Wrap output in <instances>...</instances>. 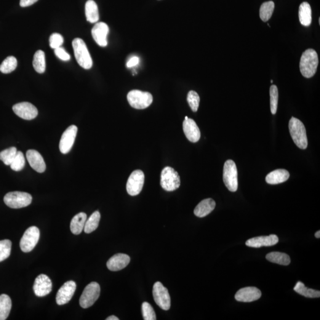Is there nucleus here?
<instances>
[{
  "instance_id": "obj_1",
  "label": "nucleus",
  "mask_w": 320,
  "mask_h": 320,
  "mask_svg": "<svg viewBox=\"0 0 320 320\" xmlns=\"http://www.w3.org/2000/svg\"><path fill=\"white\" fill-rule=\"evenodd\" d=\"M318 65L319 57L316 50L306 49L301 58L300 68L301 74L305 78H311L316 74Z\"/></svg>"
},
{
  "instance_id": "obj_2",
  "label": "nucleus",
  "mask_w": 320,
  "mask_h": 320,
  "mask_svg": "<svg viewBox=\"0 0 320 320\" xmlns=\"http://www.w3.org/2000/svg\"><path fill=\"white\" fill-rule=\"evenodd\" d=\"M289 129L290 134L296 145L303 149L307 148V136L303 123L300 120L292 117L289 122Z\"/></svg>"
},
{
  "instance_id": "obj_3",
  "label": "nucleus",
  "mask_w": 320,
  "mask_h": 320,
  "mask_svg": "<svg viewBox=\"0 0 320 320\" xmlns=\"http://www.w3.org/2000/svg\"><path fill=\"white\" fill-rule=\"evenodd\" d=\"M73 48L75 57L79 65L85 69L92 68V58L83 40L80 38L74 39L73 41Z\"/></svg>"
},
{
  "instance_id": "obj_4",
  "label": "nucleus",
  "mask_w": 320,
  "mask_h": 320,
  "mask_svg": "<svg viewBox=\"0 0 320 320\" xmlns=\"http://www.w3.org/2000/svg\"><path fill=\"white\" fill-rule=\"evenodd\" d=\"M127 99L130 106L136 109L147 108L153 103V96L148 92L138 90L130 91L127 95Z\"/></svg>"
},
{
  "instance_id": "obj_5",
  "label": "nucleus",
  "mask_w": 320,
  "mask_h": 320,
  "mask_svg": "<svg viewBox=\"0 0 320 320\" xmlns=\"http://www.w3.org/2000/svg\"><path fill=\"white\" fill-rule=\"evenodd\" d=\"M32 201L30 194L23 192H12L5 194L4 202L13 209H19L29 206Z\"/></svg>"
},
{
  "instance_id": "obj_6",
  "label": "nucleus",
  "mask_w": 320,
  "mask_h": 320,
  "mask_svg": "<svg viewBox=\"0 0 320 320\" xmlns=\"http://www.w3.org/2000/svg\"><path fill=\"white\" fill-rule=\"evenodd\" d=\"M160 185L164 190L168 192L177 190L180 186L179 175L172 167H165L161 172Z\"/></svg>"
},
{
  "instance_id": "obj_7",
  "label": "nucleus",
  "mask_w": 320,
  "mask_h": 320,
  "mask_svg": "<svg viewBox=\"0 0 320 320\" xmlns=\"http://www.w3.org/2000/svg\"><path fill=\"white\" fill-rule=\"evenodd\" d=\"M223 180L226 188L231 192L238 189V172L236 163L231 160L226 161L223 170Z\"/></svg>"
},
{
  "instance_id": "obj_8",
  "label": "nucleus",
  "mask_w": 320,
  "mask_h": 320,
  "mask_svg": "<svg viewBox=\"0 0 320 320\" xmlns=\"http://www.w3.org/2000/svg\"><path fill=\"white\" fill-rule=\"evenodd\" d=\"M100 287L98 283L93 282L87 285L80 299V305L83 308L92 306L99 297Z\"/></svg>"
},
{
  "instance_id": "obj_9",
  "label": "nucleus",
  "mask_w": 320,
  "mask_h": 320,
  "mask_svg": "<svg viewBox=\"0 0 320 320\" xmlns=\"http://www.w3.org/2000/svg\"><path fill=\"white\" fill-rule=\"evenodd\" d=\"M40 238V231L36 226H31L24 233L20 242L22 252L28 253L35 247Z\"/></svg>"
},
{
  "instance_id": "obj_10",
  "label": "nucleus",
  "mask_w": 320,
  "mask_h": 320,
  "mask_svg": "<svg viewBox=\"0 0 320 320\" xmlns=\"http://www.w3.org/2000/svg\"><path fill=\"white\" fill-rule=\"evenodd\" d=\"M153 294L155 302L160 308L169 310L171 306V299L169 290L160 282L155 283Z\"/></svg>"
},
{
  "instance_id": "obj_11",
  "label": "nucleus",
  "mask_w": 320,
  "mask_h": 320,
  "mask_svg": "<svg viewBox=\"0 0 320 320\" xmlns=\"http://www.w3.org/2000/svg\"><path fill=\"white\" fill-rule=\"evenodd\" d=\"M145 175L143 171L137 170L130 174L127 183V191L130 196H137L142 191Z\"/></svg>"
},
{
  "instance_id": "obj_12",
  "label": "nucleus",
  "mask_w": 320,
  "mask_h": 320,
  "mask_svg": "<svg viewBox=\"0 0 320 320\" xmlns=\"http://www.w3.org/2000/svg\"><path fill=\"white\" fill-rule=\"evenodd\" d=\"M78 128L76 125H71L64 132L60 142V150L61 153L68 154L71 151L76 140Z\"/></svg>"
},
{
  "instance_id": "obj_13",
  "label": "nucleus",
  "mask_w": 320,
  "mask_h": 320,
  "mask_svg": "<svg viewBox=\"0 0 320 320\" xmlns=\"http://www.w3.org/2000/svg\"><path fill=\"white\" fill-rule=\"evenodd\" d=\"M13 111L16 115L28 121L36 118L38 114L36 107L29 102L16 104L13 106Z\"/></svg>"
},
{
  "instance_id": "obj_14",
  "label": "nucleus",
  "mask_w": 320,
  "mask_h": 320,
  "mask_svg": "<svg viewBox=\"0 0 320 320\" xmlns=\"http://www.w3.org/2000/svg\"><path fill=\"white\" fill-rule=\"evenodd\" d=\"M52 284L51 280L45 274H40L34 281L33 290L39 297H44L52 291Z\"/></svg>"
},
{
  "instance_id": "obj_15",
  "label": "nucleus",
  "mask_w": 320,
  "mask_h": 320,
  "mask_svg": "<svg viewBox=\"0 0 320 320\" xmlns=\"http://www.w3.org/2000/svg\"><path fill=\"white\" fill-rule=\"evenodd\" d=\"M76 282L73 281L66 282L58 290L56 301L58 305L67 304L73 298L76 289Z\"/></svg>"
},
{
  "instance_id": "obj_16",
  "label": "nucleus",
  "mask_w": 320,
  "mask_h": 320,
  "mask_svg": "<svg viewBox=\"0 0 320 320\" xmlns=\"http://www.w3.org/2000/svg\"><path fill=\"white\" fill-rule=\"evenodd\" d=\"M109 32V26L106 23L98 22L93 27L92 34L93 39L100 47H106L108 45Z\"/></svg>"
},
{
  "instance_id": "obj_17",
  "label": "nucleus",
  "mask_w": 320,
  "mask_h": 320,
  "mask_svg": "<svg viewBox=\"0 0 320 320\" xmlns=\"http://www.w3.org/2000/svg\"><path fill=\"white\" fill-rule=\"evenodd\" d=\"M261 297V292L256 287L242 288L236 293L235 298L237 301L242 303H251L257 301Z\"/></svg>"
},
{
  "instance_id": "obj_18",
  "label": "nucleus",
  "mask_w": 320,
  "mask_h": 320,
  "mask_svg": "<svg viewBox=\"0 0 320 320\" xmlns=\"http://www.w3.org/2000/svg\"><path fill=\"white\" fill-rule=\"evenodd\" d=\"M184 133L187 138L192 143H197L201 138V132L194 120L190 118L185 120L183 123Z\"/></svg>"
},
{
  "instance_id": "obj_19",
  "label": "nucleus",
  "mask_w": 320,
  "mask_h": 320,
  "mask_svg": "<svg viewBox=\"0 0 320 320\" xmlns=\"http://www.w3.org/2000/svg\"><path fill=\"white\" fill-rule=\"evenodd\" d=\"M26 158L32 169L36 172L42 173L46 170V164L44 160L38 151L29 149L27 151Z\"/></svg>"
},
{
  "instance_id": "obj_20",
  "label": "nucleus",
  "mask_w": 320,
  "mask_h": 320,
  "mask_svg": "<svg viewBox=\"0 0 320 320\" xmlns=\"http://www.w3.org/2000/svg\"><path fill=\"white\" fill-rule=\"evenodd\" d=\"M278 241V237L276 235L272 234L268 236L257 237L248 240L245 244L250 247L260 248L263 246H273Z\"/></svg>"
},
{
  "instance_id": "obj_21",
  "label": "nucleus",
  "mask_w": 320,
  "mask_h": 320,
  "mask_svg": "<svg viewBox=\"0 0 320 320\" xmlns=\"http://www.w3.org/2000/svg\"><path fill=\"white\" fill-rule=\"evenodd\" d=\"M130 261L129 256L123 253H118L112 256L107 262L106 265L111 271H119L126 268L129 265Z\"/></svg>"
},
{
  "instance_id": "obj_22",
  "label": "nucleus",
  "mask_w": 320,
  "mask_h": 320,
  "mask_svg": "<svg viewBox=\"0 0 320 320\" xmlns=\"http://www.w3.org/2000/svg\"><path fill=\"white\" fill-rule=\"evenodd\" d=\"M215 206L216 203L212 199L208 198L203 200L194 209V215L199 218L206 217L214 210Z\"/></svg>"
},
{
  "instance_id": "obj_23",
  "label": "nucleus",
  "mask_w": 320,
  "mask_h": 320,
  "mask_svg": "<svg viewBox=\"0 0 320 320\" xmlns=\"http://www.w3.org/2000/svg\"><path fill=\"white\" fill-rule=\"evenodd\" d=\"M289 176V173L287 170L277 169L269 173L266 176V181L270 185H277L287 181Z\"/></svg>"
},
{
  "instance_id": "obj_24",
  "label": "nucleus",
  "mask_w": 320,
  "mask_h": 320,
  "mask_svg": "<svg viewBox=\"0 0 320 320\" xmlns=\"http://www.w3.org/2000/svg\"><path fill=\"white\" fill-rule=\"evenodd\" d=\"M86 213L80 212L75 215L72 219L70 229L72 233L75 235H79L81 233L84 228L85 222L87 221Z\"/></svg>"
},
{
  "instance_id": "obj_25",
  "label": "nucleus",
  "mask_w": 320,
  "mask_h": 320,
  "mask_svg": "<svg viewBox=\"0 0 320 320\" xmlns=\"http://www.w3.org/2000/svg\"><path fill=\"white\" fill-rule=\"evenodd\" d=\"M299 18L301 25L309 26L312 22V11L310 5L307 2L301 3L299 9Z\"/></svg>"
},
{
  "instance_id": "obj_26",
  "label": "nucleus",
  "mask_w": 320,
  "mask_h": 320,
  "mask_svg": "<svg viewBox=\"0 0 320 320\" xmlns=\"http://www.w3.org/2000/svg\"><path fill=\"white\" fill-rule=\"evenodd\" d=\"M85 16L87 20L91 23H97L99 20V13L97 4L93 0H89L85 4Z\"/></svg>"
},
{
  "instance_id": "obj_27",
  "label": "nucleus",
  "mask_w": 320,
  "mask_h": 320,
  "mask_svg": "<svg viewBox=\"0 0 320 320\" xmlns=\"http://www.w3.org/2000/svg\"><path fill=\"white\" fill-rule=\"evenodd\" d=\"M12 300L6 294L0 295V320H5L9 317L12 309Z\"/></svg>"
},
{
  "instance_id": "obj_28",
  "label": "nucleus",
  "mask_w": 320,
  "mask_h": 320,
  "mask_svg": "<svg viewBox=\"0 0 320 320\" xmlns=\"http://www.w3.org/2000/svg\"><path fill=\"white\" fill-rule=\"evenodd\" d=\"M266 259L271 262L279 264V265L288 266L290 263L289 256L286 253L281 252H272L266 256Z\"/></svg>"
},
{
  "instance_id": "obj_29",
  "label": "nucleus",
  "mask_w": 320,
  "mask_h": 320,
  "mask_svg": "<svg viewBox=\"0 0 320 320\" xmlns=\"http://www.w3.org/2000/svg\"><path fill=\"white\" fill-rule=\"evenodd\" d=\"M33 66L37 73L43 74L46 69V61H45V54L42 50H38L34 53Z\"/></svg>"
},
{
  "instance_id": "obj_30",
  "label": "nucleus",
  "mask_w": 320,
  "mask_h": 320,
  "mask_svg": "<svg viewBox=\"0 0 320 320\" xmlns=\"http://www.w3.org/2000/svg\"><path fill=\"white\" fill-rule=\"evenodd\" d=\"M293 290L304 297L307 298H319L320 297V292L313 289L306 288L303 282H298Z\"/></svg>"
},
{
  "instance_id": "obj_31",
  "label": "nucleus",
  "mask_w": 320,
  "mask_h": 320,
  "mask_svg": "<svg viewBox=\"0 0 320 320\" xmlns=\"http://www.w3.org/2000/svg\"><path fill=\"white\" fill-rule=\"evenodd\" d=\"M100 213L98 211H95L92 213L89 219L85 222L84 231L85 233L90 234L97 228L100 220Z\"/></svg>"
},
{
  "instance_id": "obj_32",
  "label": "nucleus",
  "mask_w": 320,
  "mask_h": 320,
  "mask_svg": "<svg viewBox=\"0 0 320 320\" xmlns=\"http://www.w3.org/2000/svg\"><path fill=\"white\" fill-rule=\"evenodd\" d=\"M274 9L273 1H267L261 5L260 9V17L264 22L268 21L272 17Z\"/></svg>"
},
{
  "instance_id": "obj_33",
  "label": "nucleus",
  "mask_w": 320,
  "mask_h": 320,
  "mask_svg": "<svg viewBox=\"0 0 320 320\" xmlns=\"http://www.w3.org/2000/svg\"><path fill=\"white\" fill-rule=\"evenodd\" d=\"M17 66V59L13 56H10L5 58L0 65V71L3 74H9L15 71Z\"/></svg>"
},
{
  "instance_id": "obj_34",
  "label": "nucleus",
  "mask_w": 320,
  "mask_h": 320,
  "mask_svg": "<svg viewBox=\"0 0 320 320\" xmlns=\"http://www.w3.org/2000/svg\"><path fill=\"white\" fill-rule=\"evenodd\" d=\"M17 148L13 146L5 149L0 153V160L6 165H10L17 154Z\"/></svg>"
},
{
  "instance_id": "obj_35",
  "label": "nucleus",
  "mask_w": 320,
  "mask_h": 320,
  "mask_svg": "<svg viewBox=\"0 0 320 320\" xmlns=\"http://www.w3.org/2000/svg\"><path fill=\"white\" fill-rule=\"evenodd\" d=\"M12 242L9 240L0 241V262L9 257L12 251Z\"/></svg>"
},
{
  "instance_id": "obj_36",
  "label": "nucleus",
  "mask_w": 320,
  "mask_h": 320,
  "mask_svg": "<svg viewBox=\"0 0 320 320\" xmlns=\"http://www.w3.org/2000/svg\"><path fill=\"white\" fill-rule=\"evenodd\" d=\"M25 165V159L23 153L17 151L12 164H10L11 169L16 172H20L22 170Z\"/></svg>"
},
{
  "instance_id": "obj_37",
  "label": "nucleus",
  "mask_w": 320,
  "mask_h": 320,
  "mask_svg": "<svg viewBox=\"0 0 320 320\" xmlns=\"http://www.w3.org/2000/svg\"><path fill=\"white\" fill-rule=\"evenodd\" d=\"M271 110L272 113L275 114L278 105V90L275 85H272L270 88Z\"/></svg>"
},
{
  "instance_id": "obj_38",
  "label": "nucleus",
  "mask_w": 320,
  "mask_h": 320,
  "mask_svg": "<svg viewBox=\"0 0 320 320\" xmlns=\"http://www.w3.org/2000/svg\"><path fill=\"white\" fill-rule=\"evenodd\" d=\"M187 100L190 106L192 111L196 112L198 110L200 97L198 94L194 91L192 90L188 93Z\"/></svg>"
},
{
  "instance_id": "obj_39",
  "label": "nucleus",
  "mask_w": 320,
  "mask_h": 320,
  "mask_svg": "<svg viewBox=\"0 0 320 320\" xmlns=\"http://www.w3.org/2000/svg\"><path fill=\"white\" fill-rule=\"evenodd\" d=\"M142 313L144 320H156L157 319L156 313H155L153 306L148 303H143Z\"/></svg>"
},
{
  "instance_id": "obj_40",
  "label": "nucleus",
  "mask_w": 320,
  "mask_h": 320,
  "mask_svg": "<svg viewBox=\"0 0 320 320\" xmlns=\"http://www.w3.org/2000/svg\"><path fill=\"white\" fill-rule=\"evenodd\" d=\"M64 41V37L61 34L57 33H53L49 38L50 47L53 49H57L62 46Z\"/></svg>"
},
{
  "instance_id": "obj_41",
  "label": "nucleus",
  "mask_w": 320,
  "mask_h": 320,
  "mask_svg": "<svg viewBox=\"0 0 320 320\" xmlns=\"http://www.w3.org/2000/svg\"><path fill=\"white\" fill-rule=\"evenodd\" d=\"M55 54L57 57L64 61H68L70 60L71 57L69 53L62 47H59L54 49Z\"/></svg>"
},
{
  "instance_id": "obj_42",
  "label": "nucleus",
  "mask_w": 320,
  "mask_h": 320,
  "mask_svg": "<svg viewBox=\"0 0 320 320\" xmlns=\"http://www.w3.org/2000/svg\"><path fill=\"white\" fill-rule=\"evenodd\" d=\"M139 63H140V59L138 57L134 56V57L130 58L129 60L128 61L127 66L128 68H132L133 66L137 65Z\"/></svg>"
},
{
  "instance_id": "obj_43",
  "label": "nucleus",
  "mask_w": 320,
  "mask_h": 320,
  "mask_svg": "<svg viewBox=\"0 0 320 320\" xmlns=\"http://www.w3.org/2000/svg\"><path fill=\"white\" fill-rule=\"evenodd\" d=\"M38 0H20V5L22 7L30 6L35 3Z\"/></svg>"
},
{
  "instance_id": "obj_44",
  "label": "nucleus",
  "mask_w": 320,
  "mask_h": 320,
  "mask_svg": "<svg viewBox=\"0 0 320 320\" xmlns=\"http://www.w3.org/2000/svg\"><path fill=\"white\" fill-rule=\"evenodd\" d=\"M106 320H119V319L117 318V317L114 316H111L110 317H108L106 319Z\"/></svg>"
},
{
  "instance_id": "obj_45",
  "label": "nucleus",
  "mask_w": 320,
  "mask_h": 320,
  "mask_svg": "<svg viewBox=\"0 0 320 320\" xmlns=\"http://www.w3.org/2000/svg\"><path fill=\"white\" fill-rule=\"evenodd\" d=\"M315 237H316L317 239H320V231H317L316 234H315Z\"/></svg>"
},
{
  "instance_id": "obj_46",
  "label": "nucleus",
  "mask_w": 320,
  "mask_h": 320,
  "mask_svg": "<svg viewBox=\"0 0 320 320\" xmlns=\"http://www.w3.org/2000/svg\"><path fill=\"white\" fill-rule=\"evenodd\" d=\"M188 118H189V117H188V116H186V117H185V120L188 119Z\"/></svg>"
},
{
  "instance_id": "obj_47",
  "label": "nucleus",
  "mask_w": 320,
  "mask_h": 320,
  "mask_svg": "<svg viewBox=\"0 0 320 320\" xmlns=\"http://www.w3.org/2000/svg\"><path fill=\"white\" fill-rule=\"evenodd\" d=\"M273 80H271L272 83H273Z\"/></svg>"
}]
</instances>
